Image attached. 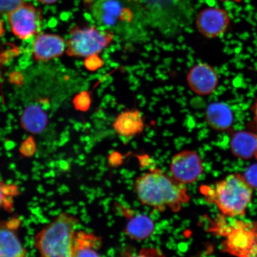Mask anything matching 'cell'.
<instances>
[{"instance_id": "obj_1", "label": "cell", "mask_w": 257, "mask_h": 257, "mask_svg": "<svg viewBox=\"0 0 257 257\" xmlns=\"http://www.w3.org/2000/svg\"><path fill=\"white\" fill-rule=\"evenodd\" d=\"M134 188L141 204L160 212L178 213L191 200L185 185L159 169L138 177Z\"/></svg>"}, {"instance_id": "obj_2", "label": "cell", "mask_w": 257, "mask_h": 257, "mask_svg": "<svg viewBox=\"0 0 257 257\" xmlns=\"http://www.w3.org/2000/svg\"><path fill=\"white\" fill-rule=\"evenodd\" d=\"M80 221L62 212L35 234L34 245L41 256L72 257L74 236Z\"/></svg>"}, {"instance_id": "obj_3", "label": "cell", "mask_w": 257, "mask_h": 257, "mask_svg": "<svg viewBox=\"0 0 257 257\" xmlns=\"http://www.w3.org/2000/svg\"><path fill=\"white\" fill-rule=\"evenodd\" d=\"M252 194V188L244 176L233 174L216 183L210 197L224 216L234 218L245 214Z\"/></svg>"}, {"instance_id": "obj_4", "label": "cell", "mask_w": 257, "mask_h": 257, "mask_svg": "<svg viewBox=\"0 0 257 257\" xmlns=\"http://www.w3.org/2000/svg\"><path fill=\"white\" fill-rule=\"evenodd\" d=\"M216 232L226 237L222 243L224 252L239 256L257 255V224L234 220L227 224L217 223Z\"/></svg>"}, {"instance_id": "obj_5", "label": "cell", "mask_w": 257, "mask_h": 257, "mask_svg": "<svg viewBox=\"0 0 257 257\" xmlns=\"http://www.w3.org/2000/svg\"><path fill=\"white\" fill-rule=\"evenodd\" d=\"M67 41L66 54L70 57H88L99 54L109 46L114 35L110 31H100L95 27L75 26L70 31Z\"/></svg>"}, {"instance_id": "obj_6", "label": "cell", "mask_w": 257, "mask_h": 257, "mask_svg": "<svg viewBox=\"0 0 257 257\" xmlns=\"http://www.w3.org/2000/svg\"><path fill=\"white\" fill-rule=\"evenodd\" d=\"M8 19L13 33L22 40L39 34L43 22L41 10L25 2L10 12Z\"/></svg>"}, {"instance_id": "obj_7", "label": "cell", "mask_w": 257, "mask_h": 257, "mask_svg": "<svg viewBox=\"0 0 257 257\" xmlns=\"http://www.w3.org/2000/svg\"><path fill=\"white\" fill-rule=\"evenodd\" d=\"M170 170L176 181L184 185L191 184L200 178L203 173V165L197 152L184 150L173 157Z\"/></svg>"}, {"instance_id": "obj_8", "label": "cell", "mask_w": 257, "mask_h": 257, "mask_svg": "<svg viewBox=\"0 0 257 257\" xmlns=\"http://www.w3.org/2000/svg\"><path fill=\"white\" fill-rule=\"evenodd\" d=\"M91 13L98 25L115 30L133 19L131 12L118 0H96L91 6Z\"/></svg>"}, {"instance_id": "obj_9", "label": "cell", "mask_w": 257, "mask_h": 257, "mask_svg": "<svg viewBox=\"0 0 257 257\" xmlns=\"http://www.w3.org/2000/svg\"><path fill=\"white\" fill-rule=\"evenodd\" d=\"M20 216L14 214L8 219L0 220V257H24L27 249L19 237L22 226Z\"/></svg>"}, {"instance_id": "obj_10", "label": "cell", "mask_w": 257, "mask_h": 257, "mask_svg": "<svg viewBox=\"0 0 257 257\" xmlns=\"http://www.w3.org/2000/svg\"><path fill=\"white\" fill-rule=\"evenodd\" d=\"M230 23V17L224 9L208 8L202 10L196 18L195 25L199 32L208 39L223 36Z\"/></svg>"}, {"instance_id": "obj_11", "label": "cell", "mask_w": 257, "mask_h": 257, "mask_svg": "<svg viewBox=\"0 0 257 257\" xmlns=\"http://www.w3.org/2000/svg\"><path fill=\"white\" fill-rule=\"evenodd\" d=\"M186 82L194 94L208 96L216 91L219 79L214 67L207 63H200L189 69L186 75Z\"/></svg>"}, {"instance_id": "obj_12", "label": "cell", "mask_w": 257, "mask_h": 257, "mask_svg": "<svg viewBox=\"0 0 257 257\" xmlns=\"http://www.w3.org/2000/svg\"><path fill=\"white\" fill-rule=\"evenodd\" d=\"M65 41L60 35L40 33L32 43V55L37 62H47L63 55Z\"/></svg>"}, {"instance_id": "obj_13", "label": "cell", "mask_w": 257, "mask_h": 257, "mask_svg": "<svg viewBox=\"0 0 257 257\" xmlns=\"http://www.w3.org/2000/svg\"><path fill=\"white\" fill-rule=\"evenodd\" d=\"M124 216L127 221L124 228V233L128 238L137 241L144 240L152 236L155 230V223L146 214L136 213L125 209Z\"/></svg>"}, {"instance_id": "obj_14", "label": "cell", "mask_w": 257, "mask_h": 257, "mask_svg": "<svg viewBox=\"0 0 257 257\" xmlns=\"http://www.w3.org/2000/svg\"><path fill=\"white\" fill-rule=\"evenodd\" d=\"M112 126L118 136L133 138L143 133L145 122L141 111L133 109L120 112L115 117Z\"/></svg>"}, {"instance_id": "obj_15", "label": "cell", "mask_w": 257, "mask_h": 257, "mask_svg": "<svg viewBox=\"0 0 257 257\" xmlns=\"http://www.w3.org/2000/svg\"><path fill=\"white\" fill-rule=\"evenodd\" d=\"M102 245L101 237L85 230H76L74 236L72 257L99 256Z\"/></svg>"}, {"instance_id": "obj_16", "label": "cell", "mask_w": 257, "mask_h": 257, "mask_svg": "<svg viewBox=\"0 0 257 257\" xmlns=\"http://www.w3.org/2000/svg\"><path fill=\"white\" fill-rule=\"evenodd\" d=\"M208 126L216 131L229 128L233 122V112L230 106L223 102H215L208 105L205 112Z\"/></svg>"}, {"instance_id": "obj_17", "label": "cell", "mask_w": 257, "mask_h": 257, "mask_svg": "<svg viewBox=\"0 0 257 257\" xmlns=\"http://www.w3.org/2000/svg\"><path fill=\"white\" fill-rule=\"evenodd\" d=\"M20 123L22 128L27 133L39 135L46 130L48 115L40 106L30 105L22 112Z\"/></svg>"}, {"instance_id": "obj_18", "label": "cell", "mask_w": 257, "mask_h": 257, "mask_svg": "<svg viewBox=\"0 0 257 257\" xmlns=\"http://www.w3.org/2000/svg\"><path fill=\"white\" fill-rule=\"evenodd\" d=\"M230 146L233 154L238 158H251L257 151V136L249 132H238L233 135Z\"/></svg>"}, {"instance_id": "obj_19", "label": "cell", "mask_w": 257, "mask_h": 257, "mask_svg": "<svg viewBox=\"0 0 257 257\" xmlns=\"http://www.w3.org/2000/svg\"><path fill=\"white\" fill-rule=\"evenodd\" d=\"M21 194L20 188L15 184L0 181V210L12 213L15 207V200Z\"/></svg>"}, {"instance_id": "obj_20", "label": "cell", "mask_w": 257, "mask_h": 257, "mask_svg": "<svg viewBox=\"0 0 257 257\" xmlns=\"http://www.w3.org/2000/svg\"><path fill=\"white\" fill-rule=\"evenodd\" d=\"M76 110L81 111H88L91 105V96L90 92L82 91L76 95L73 100Z\"/></svg>"}, {"instance_id": "obj_21", "label": "cell", "mask_w": 257, "mask_h": 257, "mask_svg": "<svg viewBox=\"0 0 257 257\" xmlns=\"http://www.w3.org/2000/svg\"><path fill=\"white\" fill-rule=\"evenodd\" d=\"M37 150L36 142L34 138L30 136L22 143L19 148V153L26 158H31L33 157Z\"/></svg>"}, {"instance_id": "obj_22", "label": "cell", "mask_w": 257, "mask_h": 257, "mask_svg": "<svg viewBox=\"0 0 257 257\" xmlns=\"http://www.w3.org/2000/svg\"><path fill=\"white\" fill-rule=\"evenodd\" d=\"M104 65L103 60L99 56L98 54H93L85 58L84 66L86 69L91 72H95Z\"/></svg>"}, {"instance_id": "obj_23", "label": "cell", "mask_w": 257, "mask_h": 257, "mask_svg": "<svg viewBox=\"0 0 257 257\" xmlns=\"http://www.w3.org/2000/svg\"><path fill=\"white\" fill-rule=\"evenodd\" d=\"M23 3L24 0H0V16L8 15Z\"/></svg>"}, {"instance_id": "obj_24", "label": "cell", "mask_w": 257, "mask_h": 257, "mask_svg": "<svg viewBox=\"0 0 257 257\" xmlns=\"http://www.w3.org/2000/svg\"><path fill=\"white\" fill-rule=\"evenodd\" d=\"M244 178L252 188L257 189V163L247 168Z\"/></svg>"}, {"instance_id": "obj_25", "label": "cell", "mask_w": 257, "mask_h": 257, "mask_svg": "<svg viewBox=\"0 0 257 257\" xmlns=\"http://www.w3.org/2000/svg\"><path fill=\"white\" fill-rule=\"evenodd\" d=\"M5 32L4 23H3L2 19H0V38L2 37L3 34H5Z\"/></svg>"}, {"instance_id": "obj_26", "label": "cell", "mask_w": 257, "mask_h": 257, "mask_svg": "<svg viewBox=\"0 0 257 257\" xmlns=\"http://www.w3.org/2000/svg\"><path fill=\"white\" fill-rule=\"evenodd\" d=\"M38 1L46 5H52L56 3L58 0H38Z\"/></svg>"}, {"instance_id": "obj_27", "label": "cell", "mask_w": 257, "mask_h": 257, "mask_svg": "<svg viewBox=\"0 0 257 257\" xmlns=\"http://www.w3.org/2000/svg\"><path fill=\"white\" fill-rule=\"evenodd\" d=\"M253 114H254V120L257 127V100L253 106Z\"/></svg>"}, {"instance_id": "obj_28", "label": "cell", "mask_w": 257, "mask_h": 257, "mask_svg": "<svg viewBox=\"0 0 257 257\" xmlns=\"http://www.w3.org/2000/svg\"><path fill=\"white\" fill-rule=\"evenodd\" d=\"M219 1L225 2V1H229V0H219Z\"/></svg>"}, {"instance_id": "obj_29", "label": "cell", "mask_w": 257, "mask_h": 257, "mask_svg": "<svg viewBox=\"0 0 257 257\" xmlns=\"http://www.w3.org/2000/svg\"><path fill=\"white\" fill-rule=\"evenodd\" d=\"M255 157H256V158L257 159V151H256Z\"/></svg>"}]
</instances>
